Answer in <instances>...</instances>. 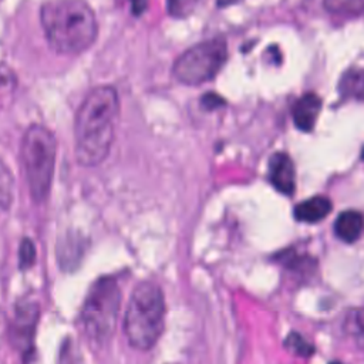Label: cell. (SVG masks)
<instances>
[{"instance_id":"7c38bea8","label":"cell","mask_w":364,"mask_h":364,"mask_svg":"<svg viewBox=\"0 0 364 364\" xmlns=\"http://www.w3.org/2000/svg\"><path fill=\"white\" fill-rule=\"evenodd\" d=\"M14 181L9 166L0 158V208L7 209L13 200Z\"/></svg>"},{"instance_id":"2e32d148","label":"cell","mask_w":364,"mask_h":364,"mask_svg":"<svg viewBox=\"0 0 364 364\" xmlns=\"http://www.w3.org/2000/svg\"><path fill=\"white\" fill-rule=\"evenodd\" d=\"M286 344V348L297 355H303V357H307V355H311L313 351H314V347L304 338L301 337L299 333H291L289 334V337L286 338L284 341Z\"/></svg>"},{"instance_id":"7a4b0ae2","label":"cell","mask_w":364,"mask_h":364,"mask_svg":"<svg viewBox=\"0 0 364 364\" xmlns=\"http://www.w3.org/2000/svg\"><path fill=\"white\" fill-rule=\"evenodd\" d=\"M40 18L48 44L58 53H82L97 38L95 14L84 0H47Z\"/></svg>"},{"instance_id":"8fae6325","label":"cell","mask_w":364,"mask_h":364,"mask_svg":"<svg viewBox=\"0 0 364 364\" xmlns=\"http://www.w3.org/2000/svg\"><path fill=\"white\" fill-rule=\"evenodd\" d=\"M334 232L338 239L353 243L363 232V215L357 210H346L340 213L334 222Z\"/></svg>"},{"instance_id":"5b68a950","label":"cell","mask_w":364,"mask_h":364,"mask_svg":"<svg viewBox=\"0 0 364 364\" xmlns=\"http://www.w3.org/2000/svg\"><path fill=\"white\" fill-rule=\"evenodd\" d=\"M121 306V291L111 277L92 284L81 310V324L85 336L95 344L109 340Z\"/></svg>"},{"instance_id":"e0dca14e","label":"cell","mask_w":364,"mask_h":364,"mask_svg":"<svg viewBox=\"0 0 364 364\" xmlns=\"http://www.w3.org/2000/svg\"><path fill=\"white\" fill-rule=\"evenodd\" d=\"M36 260V246L30 239H23L18 249V263L21 269H27L33 266Z\"/></svg>"},{"instance_id":"ba28073f","label":"cell","mask_w":364,"mask_h":364,"mask_svg":"<svg viewBox=\"0 0 364 364\" xmlns=\"http://www.w3.org/2000/svg\"><path fill=\"white\" fill-rule=\"evenodd\" d=\"M269 181L284 195H291L296 188V169L286 152H276L269 159Z\"/></svg>"},{"instance_id":"9a60e30c","label":"cell","mask_w":364,"mask_h":364,"mask_svg":"<svg viewBox=\"0 0 364 364\" xmlns=\"http://www.w3.org/2000/svg\"><path fill=\"white\" fill-rule=\"evenodd\" d=\"M324 6L327 10L338 14H360L363 9V0H324Z\"/></svg>"},{"instance_id":"5bb4252c","label":"cell","mask_w":364,"mask_h":364,"mask_svg":"<svg viewBox=\"0 0 364 364\" xmlns=\"http://www.w3.org/2000/svg\"><path fill=\"white\" fill-rule=\"evenodd\" d=\"M340 85H341L340 90L343 91V95H353L360 100L363 95V73H361V70H351V71L346 73Z\"/></svg>"},{"instance_id":"52a82bcc","label":"cell","mask_w":364,"mask_h":364,"mask_svg":"<svg viewBox=\"0 0 364 364\" xmlns=\"http://www.w3.org/2000/svg\"><path fill=\"white\" fill-rule=\"evenodd\" d=\"M38 320V307L30 300H23L16 304L13 321L9 324V334L13 344L24 354L31 347L34 328Z\"/></svg>"},{"instance_id":"8992f818","label":"cell","mask_w":364,"mask_h":364,"mask_svg":"<svg viewBox=\"0 0 364 364\" xmlns=\"http://www.w3.org/2000/svg\"><path fill=\"white\" fill-rule=\"evenodd\" d=\"M228 46L222 38L200 41L182 53L172 65V75L182 84L200 85L210 81L225 65Z\"/></svg>"},{"instance_id":"44dd1931","label":"cell","mask_w":364,"mask_h":364,"mask_svg":"<svg viewBox=\"0 0 364 364\" xmlns=\"http://www.w3.org/2000/svg\"><path fill=\"white\" fill-rule=\"evenodd\" d=\"M10 80H11V74L6 70L0 71V90L7 88V85H10Z\"/></svg>"},{"instance_id":"d6986e66","label":"cell","mask_w":364,"mask_h":364,"mask_svg":"<svg viewBox=\"0 0 364 364\" xmlns=\"http://www.w3.org/2000/svg\"><path fill=\"white\" fill-rule=\"evenodd\" d=\"M134 16H141L148 6V0H129Z\"/></svg>"},{"instance_id":"6da1fadb","label":"cell","mask_w":364,"mask_h":364,"mask_svg":"<svg viewBox=\"0 0 364 364\" xmlns=\"http://www.w3.org/2000/svg\"><path fill=\"white\" fill-rule=\"evenodd\" d=\"M118 114L119 98L111 85H98L84 98L74 124L75 158L81 165L95 166L107 158Z\"/></svg>"},{"instance_id":"3957f363","label":"cell","mask_w":364,"mask_h":364,"mask_svg":"<svg viewBox=\"0 0 364 364\" xmlns=\"http://www.w3.org/2000/svg\"><path fill=\"white\" fill-rule=\"evenodd\" d=\"M165 300L161 289L151 282L138 284L128 300L124 331L134 348L149 350L162 334Z\"/></svg>"},{"instance_id":"ffe728a7","label":"cell","mask_w":364,"mask_h":364,"mask_svg":"<svg viewBox=\"0 0 364 364\" xmlns=\"http://www.w3.org/2000/svg\"><path fill=\"white\" fill-rule=\"evenodd\" d=\"M7 331H9V321H7V317H6L4 311L0 309V344L4 340Z\"/></svg>"},{"instance_id":"30bf717a","label":"cell","mask_w":364,"mask_h":364,"mask_svg":"<svg viewBox=\"0 0 364 364\" xmlns=\"http://www.w3.org/2000/svg\"><path fill=\"white\" fill-rule=\"evenodd\" d=\"M331 200L326 196H313L300 202L294 208V218L300 222L316 223L323 220L331 212Z\"/></svg>"},{"instance_id":"ac0fdd59","label":"cell","mask_w":364,"mask_h":364,"mask_svg":"<svg viewBox=\"0 0 364 364\" xmlns=\"http://www.w3.org/2000/svg\"><path fill=\"white\" fill-rule=\"evenodd\" d=\"M169 13L175 16H181L185 13V9L188 7V0H168Z\"/></svg>"},{"instance_id":"4fadbf2b","label":"cell","mask_w":364,"mask_h":364,"mask_svg":"<svg viewBox=\"0 0 364 364\" xmlns=\"http://www.w3.org/2000/svg\"><path fill=\"white\" fill-rule=\"evenodd\" d=\"M81 246H78L77 242H74L71 237H67L60 246H58V260L60 264L64 269H73L75 263H78L81 257Z\"/></svg>"},{"instance_id":"9c48e42d","label":"cell","mask_w":364,"mask_h":364,"mask_svg":"<svg viewBox=\"0 0 364 364\" xmlns=\"http://www.w3.org/2000/svg\"><path fill=\"white\" fill-rule=\"evenodd\" d=\"M321 109V98L314 92L303 94L291 108L294 125L304 132H310L317 121Z\"/></svg>"},{"instance_id":"7402d4cb","label":"cell","mask_w":364,"mask_h":364,"mask_svg":"<svg viewBox=\"0 0 364 364\" xmlns=\"http://www.w3.org/2000/svg\"><path fill=\"white\" fill-rule=\"evenodd\" d=\"M331 364H341V363H331Z\"/></svg>"},{"instance_id":"277c9868","label":"cell","mask_w":364,"mask_h":364,"mask_svg":"<svg viewBox=\"0 0 364 364\" xmlns=\"http://www.w3.org/2000/svg\"><path fill=\"white\" fill-rule=\"evenodd\" d=\"M55 152L57 142L50 129L38 124L28 127L21 141V162L30 193L37 202L48 196L54 173Z\"/></svg>"}]
</instances>
